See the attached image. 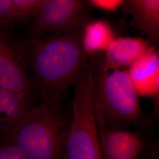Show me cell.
Here are the masks:
<instances>
[{
	"instance_id": "cell-14",
	"label": "cell",
	"mask_w": 159,
	"mask_h": 159,
	"mask_svg": "<svg viewBox=\"0 0 159 159\" xmlns=\"http://www.w3.org/2000/svg\"><path fill=\"white\" fill-rule=\"evenodd\" d=\"M0 159H28L25 154L10 143L0 145Z\"/></svg>"
},
{
	"instance_id": "cell-3",
	"label": "cell",
	"mask_w": 159,
	"mask_h": 159,
	"mask_svg": "<svg viewBox=\"0 0 159 159\" xmlns=\"http://www.w3.org/2000/svg\"><path fill=\"white\" fill-rule=\"evenodd\" d=\"M91 101L98 127L125 129L143 119L139 96L127 71L122 70L91 72Z\"/></svg>"
},
{
	"instance_id": "cell-10",
	"label": "cell",
	"mask_w": 159,
	"mask_h": 159,
	"mask_svg": "<svg viewBox=\"0 0 159 159\" xmlns=\"http://www.w3.org/2000/svg\"><path fill=\"white\" fill-rule=\"evenodd\" d=\"M33 107L30 93L0 88V137H7Z\"/></svg>"
},
{
	"instance_id": "cell-7",
	"label": "cell",
	"mask_w": 159,
	"mask_h": 159,
	"mask_svg": "<svg viewBox=\"0 0 159 159\" xmlns=\"http://www.w3.org/2000/svg\"><path fill=\"white\" fill-rule=\"evenodd\" d=\"M0 88L18 93H30L31 83L20 58L0 33Z\"/></svg>"
},
{
	"instance_id": "cell-9",
	"label": "cell",
	"mask_w": 159,
	"mask_h": 159,
	"mask_svg": "<svg viewBox=\"0 0 159 159\" xmlns=\"http://www.w3.org/2000/svg\"><path fill=\"white\" fill-rule=\"evenodd\" d=\"M152 48L148 41L141 39H116L105 51V60L100 72L129 67Z\"/></svg>"
},
{
	"instance_id": "cell-16",
	"label": "cell",
	"mask_w": 159,
	"mask_h": 159,
	"mask_svg": "<svg viewBox=\"0 0 159 159\" xmlns=\"http://www.w3.org/2000/svg\"><path fill=\"white\" fill-rule=\"evenodd\" d=\"M93 5L106 11L117 10L125 0H89Z\"/></svg>"
},
{
	"instance_id": "cell-11",
	"label": "cell",
	"mask_w": 159,
	"mask_h": 159,
	"mask_svg": "<svg viewBox=\"0 0 159 159\" xmlns=\"http://www.w3.org/2000/svg\"><path fill=\"white\" fill-rule=\"evenodd\" d=\"M129 4L133 25L152 41H158L159 0H134Z\"/></svg>"
},
{
	"instance_id": "cell-6",
	"label": "cell",
	"mask_w": 159,
	"mask_h": 159,
	"mask_svg": "<svg viewBox=\"0 0 159 159\" xmlns=\"http://www.w3.org/2000/svg\"><path fill=\"white\" fill-rule=\"evenodd\" d=\"M98 127L102 159H140L146 142L140 134L125 129Z\"/></svg>"
},
{
	"instance_id": "cell-5",
	"label": "cell",
	"mask_w": 159,
	"mask_h": 159,
	"mask_svg": "<svg viewBox=\"0 0 159 159\" xmlns=\"http://www.w3.org/2000/svg\"><path fill=\"white\" fill-rule=\"evenodd\" d=\"M34 16V38L80 32L86 20V0H43Z\"/></svg>"
},
{
	"instance_id": "cell-1",
	"label": "cell",
	"mask_w": 159,
	"mask_h": 159,
	"mask_svg": "<svg viewBox=\"0 0 159 159\" xmlns=\"http://www.w3.org/2000/svg\"><path fill=\"white\" fill-rule=\"evenodd\" d=\"M80 33L34 38L30 67L37 86L48 100L59 101L87 72V54Z\"/></svg>"
},
{
	"instance_id": "cell-12",
	"label": "cell",
	"mask_w": 159,
	"mask_h": 159,
	"mask_svg": "<svg viewBox=\"0 0 159 159\" xmlns=\"http://www.w3.org/2000/svg\"><path fill=\"white\" fill-rule=\"evenodd\" d=\"M81 37L86 54L105 52L116 39L110 24L102 20L92 21L85 25Z\"/></svg>"
},
{
	"instance_id": "cell-4",
	"label": "cell",
	"mask_w": 159,
	"mask_h": 159,
	"mask_svg": "<svg viewBox=\"0 0 159 159\" xmlns=\"http://www.w3.org/2000/svg\"><path fill=\"white\" fill-rule=\"evenodd\" d=\"M62 159H102L91 101V71L75 85Z\"/></svg>"
},
{
	"instance_id": "cell-8",
	"label": "cell",
	"mask_w": 159,
	"mask_h": 159,
	"mask_svg": "<svg viewBox=\"0 0 159 159\" xmlns=\"http://www.w3.org/2000/svg\"><path fill=\"white\" fill-rule=\"evenodd\" d=\"M139 96L159 97V56L152 48L126 71Z\"/></svg>"
},
{
	"instance_id": "cell-18",
	"label": "cell",
	"mask_w": 159,
	"mask_h": 159,
	"mask_svg": "<svg viewBox=\"0 0 159 159\" xmlns=\"http://www.w3.org/2000/svg\"><path fill=\"white\" fill-rule=\"evenodd\" d=\"M134 0H129V3H130V2H131L132 1H133Z\"/></svg>"
},
{
	"instance_id": "cell-13",
	"label": "cell",
	"mask_w": 159,
	"mask_h": 159,
	"mask_svg": "<svg viewBox=\"0 0 159 159\" xmlns=\"http://www.w3.org/2000/svg\"><path fill=\"white\" fill-rule=\"evenodd\" d=\"M43 0H11L16 19L33 16Z\"/></svg>"
},
{
	"instance_id": "cell-17",
	"label": "cell",
	"mask_w": 159,
	"mask_h": 159,
	"mask_svg": "<svg viewBox=\"0 0 159 159\" xmlns=\"http://www.w3.org/2000/svg\"><path fill=\"white\" fill-rule=\"evenodd\" d=\"M140 159H159V151L156 146L146 149Z\"/></svg>"
},
{
	"instance_id": "cell-2",
	"label": "cell",
	"mask_w": 159,
	"mask_h": 159,
	"mask_svg": "<svg viewBox=\"0 0 159 159\" xmlns=\"http://www.w3.org/2000/svg\"><path fill=\"white\" fill-rule=\"evenodd\" d=\"M58 102L32 107L7 137L28 159H62L68 125Z\"/></svg>"
},
{
	"instance_id": "cell-15",
	"label": "cell",
	"mask_w": 159,
	"mask_h": 159,
	"mask_svg": "<svg viewBox=\"0 0 159 159\" xmlns=\"http://www.w3.org/2000/svg\"><path fill=\"white\" fill-rule=\"evenodd\" d=\"M16 19L11 0H0V21L9 22Z\"/></svg>"
}]
</instances>
